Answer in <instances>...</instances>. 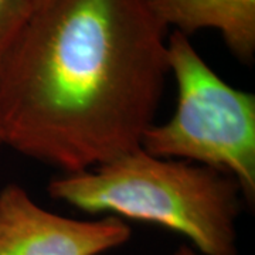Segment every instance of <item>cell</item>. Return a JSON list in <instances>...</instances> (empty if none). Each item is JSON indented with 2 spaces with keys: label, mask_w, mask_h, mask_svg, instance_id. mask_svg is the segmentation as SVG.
<instances>
[{
  "label": "cell",
  "mask_w": 255,
  "mask_h": 255,
  "mask_svg": "<svg viewBox=\"0 0 255 255\" xmlns=\"http://www.w3.org/2000/svg\"><path fill=\"white\" fill-rule=\"evenodd\" d=\"M167 36L149 0H47L0 55V147L61 174L140 147Z\"/></svg>",
  "instance_id": "cell-1"
},
{
  "label": "cell",
  "mask_w": 255,
  "mask_h": 255,
  "mask_svg": "<svg viewBox=\"0 0 255 255\" xmlns=\"http://www.w3.org/2000/svg\"><path fill=\"white\" fill-rule=\"evenodd\" d=\"M47 0H30V3H31V6H33V11L37 9V7H40V6H43L44 3H46Z\"/></svg>",
  "instance_id": "cell-8"
},
{
  "label": "cell",
  "mask_w": 255,
  "mask_h": 255,
  "mask_svg": "<svg viewBox=\"0 0 255 255\" xmlns=\"http://www.w3.org/2000/svg\"><path fill=\"white\" fill-rule=\"evenodd\" d=\"M167 65L177 88L172 118L153 124L140 147L164 159L201 164L234 177L255 203V95L234 88L179 31L167 36Z\"/></svg>",
  "instance_id": "cell-3"
},
{
  "label": "cell",
  "mask_w": 255,
  "mask_h": 255,
  "mask_svg": "<svg viewBox=\"0 0 255 255\" xmlns=\"http://www.w3.org/2000/svg\"><path fill=\"white\" fill-rule=\"evenodd\" d=\"M33 13L30 0H0V55Z\"/></svg>",
  "instance_id": "cell-6"
},
{
  "label": "cell",
  "mask_w": 255,
  "mask_h": 255,
  "mask_svg": "<svg viewBox=\"0 0 255 255\" xmlns=\"http://www.w3.org/2000/svg\"><path fill=\"white\" fill-rule=\"evenodd\" d=\"M149 4L167 28L187 37L217 30L238 61H254L255 0H149Z\"/></svg>",
  "instance_id": "cell-5"
},
{
  "label": "cell",
  "mask_w": 255,
  "mask_h": 255,
  "mask_svg": "<svg viewBox=\"0 0 255 255\" xmlns=\"http://www.w3.org/2000/svg\"><path fill=\"white\" fill-rule=\"evenodd\" d=\"M172 255H203L197 250L190 248L189 246H180Z\"/></svg>",
  "instance_id": "cell-7"
},
{
  "label": "cell",
  "mask_w": 255,
  "mask_h": 255,
  "mask_svg": "<svg viewBox=\"0 0 255 255\" xmlns=\"http://www.w3.org/2000/svg\"><path fill=\"white\" fill-rule=\"evenodd\" d=\"M51 199L88 214L150 223L182 234L203 255H237L244 194L234 177L142 147L48 183Z\"/></svg>",
  "instance_id": "cell-2"
},
{
  "label": "cell",
  "mask_w": 255,
  "mask_h": 255,
  "mask_svg": "<svg viewBox=\"0 0 255 255\" xmlns=\"http://www.w3.org/2000/svg\"><path fill=\"white\" fill-rule=\"evenodd\" d=\"M124 220H78L43 209L16 183L0 190V255H101L129 241Z\"/></svg>",
  "instance_id": "cell-4"
}]
</instances>
